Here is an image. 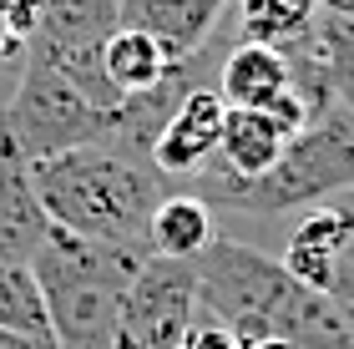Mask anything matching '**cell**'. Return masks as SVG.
Returning a JSON list of instances; mask_svg holds the SVG:
<instances>
[{
  "label": "cell",
  "mask_w": 354,
  "mask_h": 349,
  "mask_svg": "<svg viewBox=\"0 0 354 349\" xmlns=\"http://www.w3.org/2000/svg\"><path fill=\"white\" fill-rule=\"evenodd\" d=\"M288 91V56L259 41H238L223 56L218 97L228 106H273Z\"/></svg>",
  "instance_id": "cell-10"
},
{
  "label": "cell",
  "mask_w": 354,
  "mask_h": 349,
  "mask_svg": "<svg viewBox=\"0 0 354 349\" xmlns=\"http://www.w3.org/2000/svg\"><path fill=\"white\" fill-rule=\"evenodd\" d=\"M51 213L36 193L30 178V157L0 132V258L30 263L41 253V243L51 238Z\"/></svg>",
  "instance_id": "cell-8"
},
{
  "label": "cell",
  "mask_w": 354,
  "mask_h": 349,
  "mask_svg": "<svg viewBox=\"0 0 354 349\" xmlns=\"http://www.w3.org/2000/svg\"><path fill=\"white\" fill-rule=\"evenodd\" d=\"M111 126H117V106H106L86 82H76L46 51L26 46L21 82H15L6 112H0V132L30 162L51 157V152H66V147H86V142H106Z\"/></svg>",
  "instance_id": "cell-4"
},
{
  "label": "cell",
  "mask_w": 354,
  "mask_h": 349,
  "mask_svg": "<svg viewBox=\"0 0 354 349\" xmlns=\"http://www.w3.org/2000/svg\"><path fill=\"white\" fill-rule=\"evenodd\" d=\"M198 319V263L147 253L122 299L111 349H177Z\"/></svg>",
  "instance_id": "cell-5"
},
{
  "label": "cell",
  "mask_w": 354,
  "mask_h": 349,
  "mask_svg": "<svg viewBox=\"0 0 354 349\" xmlns=\"http://www.w3.org/2000/svg\"><path fill=\"white\" fill-rule=\"evenodd\" d=\"M30 178H36V193L56 228L122 248H147V223L157 202L167 198L162 172L147 157L122 152L111 142H86V147L36 157Z\"/></svg>",
  "instance_id": "cell-1"
},
{
  "label": "cell",
  "mask_w": 354,
  "mask_h": 349,
  "mask_svg": "<svg viewBox=\"0 0 354 349\" xmlns=\"http://www.w3.org/2000/svg\"><path fill=\"white\" fill-rule=\"evenodd\" d=\"M319 26V0H238V30L243 41L288 51Z\"/></svg>",
  "instance_id": "cell-13"
},
{
  "label": "cell",
  "mask_w": 354,
  "mask_h": 349,
  "mask_svg": "<svg viewBox=\"0 0 354 349\" xmlns=\"http://www.w3.org/2000/svg\"><path fill=\"white\" fill-rule=\"evenodd\" d=\"M324 15H339V21H354V0H319Z\"/></svg>",
  "instance_id": "cell-17"
},
{
  "label": "cell",
  "mask_w": 354,
  "mask_h": 349,
  "mask_svg": "<svg viewBox=\"0 0 354 349\" xmlns=\"http://www.w3.org/2000/svg\"><path fill=\"white\" fill-rule=\"evenodd\" d=\"M309 122V106L294 86L283 91L273 106H228L223 117V137H218V157L213 162L233 178H259L283 157L288 137Z\"/></svg>",
  "instance_id": "cell-6"
},
{
  "label": "cell",
  "mask_w": 354,
  "mask_h": 349,
  "mask_svg": "<svg viewBox=\"0 0 354 349\" xmlns=\"http://www.w3.org/2000/svg\"><path fill=\"white\" fill-rule=\"evenodd\" d=\"M223 117H228V102L218 97V86H192L183 91V102L167 112V122L157 126L147 162L162 172L167 182L192 178L198 167H207L218 157V137H223Z\"/></svg>",
  "instance_id": "cell-7"
},
{
  "label": "cell",
  "mask_w": 354,
  "mask_h": 349,
  "mask_svg": "<svg viewBox=\"0 0 354 349\" xmlns=\"http://www.w3.org/2000/svg\"><path fill=\"white\" fill-rule=\"evenodd\" d=\"M213 238H218V218L192 193H167L147 223V248L167 253V258H198Z\"/></svg>",
  "instance_id": "cell-12"
},
{
  "label": "cell",
  "mask_w": 354,
  "mask_h": 349,
  "mask_svg": "<svg viewBox=\"0 0 354 349\" xmlns=\"http://www.w3.org/2000/svg\"><path fill=\"white\" fill-rule=\"evenodd\" d=\"M0 349H36L26 334H10V329H0Z\"/></svg>",
  "instance_id": "cell-18"
},
{
  "label": "cell",
  "mask_w": 354,
  "mask_h": 349,
  "mask_svg": "<svg viewBox=\"0 0 354 349\" xmlns=\"http://www.w3.org/2000/svg\"><path fill=\"white\" fill-rule=\"evenodd\" d=\"M177 349H238V334H233L228 324L207 319V314L198 309V319H192V329H187V339L177 344Z\"/></svg>",
  "instance_id": "cell-15"
},
{
  "label": "cell",
  "mask_w": 354,
  "mask_h": 349,
  "mask_svg": "<svg viewBox=\"0 0 354 349\" xmlns=\"http://www.w3.org/2000/svg\"><path fill=\"white\" fill-rule=\"evenodd\" d=\"M0 329L26 334L36 349H56L51 319H46V299H41V283L30 274V263L0 258Z\"/></svg>",
  "instance_id": "cell-14"
},
{
  "label": "cell",
  "mask_w": 354,
  "mask_h": 349,
  "mask_svg": "<svg viewBox=\"0 0 354 349\" xmlns=\"http://www.w3.org/2000/svg\"><path fill=\"white\" fill-rule=\"evenodd\" d=\"M102 71H106V82L117 86L122 97H137V91L162 86L177 71V61L162 51L157 36H147V30H137V26H117L102 41Z\"/></svg>",
  "instance_id": "cell-11"
},
{
  "label": "cell",
  "mask_w": 354,
  "mask_h": 349,
  "mask_svg": "<svg viewBox=\"0 0 354 349\" xmlns=\"http://www.w3.org/2000/svg\"><path fill=\"white\" fill-rule=\"evenodd\" d=\"M183 182L207 208H238V213H259V218L304 213L324 198L354 193V112L334 102L329 112L304 122L288 137L283 157L259 178H233L218 162H207Z\"/></svg>",
  "instance_id": "cell-2"
},
{
  "label": "cell",
  "mask_w": 354,
  "mask_h": 349,
  "mask_svg": "<svg viewBox=\"0 0 354 349\" xmlns=\"http://www.w3.org/2000/svg\"><path fill=\"white\" fill-rule=\"evenodd\" d=\"M15 56H26V41H21V30L10 21V6L0 0V61H15Z\"/></svg>",
  "instance_id": "cell-16"
},
{
  "label": "cell",
  "mask_w": 354,
  "mask_h": 349,
  "mask_svg": "<svg viewBox=\"0 0 354 349\" xmlns=\"http://www.w3.org/2000/svg\"><path fill=\"white\" fill-rule=\"evenodd\" d=\"M147 248L96 243L66 228H51L41 253L30 258V274L41 283L46 319H51L56 349H111L117 344L122 299Z\"/></svg>",
  "instance_id": "cell-3"
},
{
  "label": "cell",
  "mask_w": 354,
  "mask_h": 349,
  "mask_svg": "<svg viewBox=\"0 0 354 349\" xmlns=\"http://www.w3.org/2000/svg\"><path fill=\"white\" fill-rule=\"evenodd\" d=\"M228 6L233 0H117V26L147 30L172 61H187L213 46Z\"/></svg>",
  "instance_id": "cell-9"
}]
</instances>
